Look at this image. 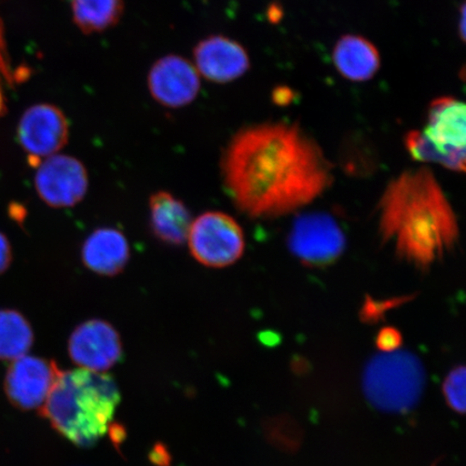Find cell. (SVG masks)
<instances>
[{"label":"cell","instance_id":"cell-28","mask_svg":"<svg viewBox=\"0 0 466 466\" xmlns=\"http://www.w3.org/2000/svg\"><path fill=\"white\" fill-rule=\"evenodd\" d=\"M460 36L465 39V5L461 8V23H460Z\"/></svg>","mask_w":466,"mask_h":466},{"label":"cell","instance_id":"cell-23","mask_svg":"<svg viewBox=\"0 0 466 466\" xmlns=\"http://www.w3.org/2000/svg\"><path fill=\"white\" fill-rule=\"evenodd\" d=\"M401 343H403V336L399 329L394 328H384L379 331L376 338V345L380 351L384 353L395 352Z\"/></svg>","mask_w":466,"mask_h":466},{"label":"cell","instance_id":"cell-29","mask_svg":"<svg viewBox=\"0 0 466 466\" xmlns=\"http://www.w3.org/2000/svg\"><path fill=\"white\" fill-rule=\"evenodd\" d=\"M432 466H436L435 464H433Z\"/></svg>","mask_w":466,"mask_h":466},{"label":"cell","instance_id":"cell-3","mask_svg":"<svg viewBox=\"0 0 466 466\" xmlns=\"http://www.w3.org/2000/svg\"><path fill=\"white\" fill-rule=\"evenodd\" d=\"M119 403L112 376L78 369L61 371L39 411L73 444L90 447L106 434Z\"/></svg>","mask_w":466,"mask_h":466},{"label":"cell","instance_id":"cell-1","mask_svg":"<svg viewBox=\"0 0 466 466\" xmlns=\"http://www.w3.org/2000/svg\"><path fill=\"white\" fill-rule=\"evenodd\" d=\"M221 173L233 203L252 218L295 212L333 183L322 150L299 127L287 124L238 132L225 151Z\"/></svg>","mask_w":466,"mask_h":466},{"label":"cell","instance_id":"cell-15","mask_svg":"<svg viewBox=\"0 0 466 466\" xmlns=\"http://www.w3.org/2000/svg\"><path fill=\"white\" fill-rule=\"evenodd\" d=\"M149 209L150 228L158 240L173 247L187 241L194 220L183 201L170 192L159 191L150 197Z\"/></svg>","mask_w":466,"mask_h":466},{"label":"cell","instance_id":"cell-12","mask_svg":"<svg viewBox=\"0 0 466 466\" xmlns=\"http://www.w3.org/2000/svg\"><path fill=\"white\" fill-rule=\"evenodd\" d=\"M200 77L194 64L170 55L157 61L148 74V89L163 106L180 108L196 100L200 91Z\"/></svg>","mask_w":466,"mask_h":466},{"label":"cell","instance_id":"cell-22","mask_svg":"<svg viewBox=\"0 0 466 466\" xmlns=\"http://www.w3.org/2000/svg\"><path fill=\"white\" fill-rule=\"evenodd\" d=\"M21 76L13 71L8 56L7 48H5V34L3 21L0 19V81L14 86L16 81L20 83Z\"/></svg>","mask_w":466,"mask_h":466},{"label":"cell","instance_id":"cell-7","mask_svg":"<svg viewBox=\"0 0 466 466\" xmlns=\"http://www.w3.org/2000/svg\"><path fill=\"white\" fill-rule=\"evenodd\" d=\"M289 248L302 264L328 266L345 252L346 236L329 214L307 213L294 220Z\"/></svg>","mask_w":466,"mask_h":466},{"label":"cell","instance_id":"cell-5","mask_svg":"<svg viewBox=\"0 0 466 466\" xmlns=\"http://www.w3.org/2000/svg\"><path fill=\"white\" fill-rule=\"evenodd\" d=\"M367 370V392L387 410H405L415 403L422 384L421 366L408 353H387Z\"/></svg>","mask_w":466,"mask_h":466},{"label":"cell","instance_id":"cell-21","mask_svg":"<svg viewBox=\"0 0 466 466\" xmlns=\"http://www.w3.org/2000/svg\"><path fill=\"white\" fill-rule=\"evenodd\" d=\"M269 434L271 440L276 441L278 445L289 448L295 447L300 440V433L296 425L285 418L277 419L275 422L270 423Z\"/></svg>","mask_w":466,"mask_h":466},{"label":"cell","instance_id":"cell-14","mask_svg":"<svg viewBox=\"0 0 466 466\" xmlns=\"http://www.w3.org/2000/svg\"><path fill=\"white\" fill-rule=\"evenodd\" d=\"M81 259L98 276L115 277L130 259V246L124 233L114 228L93 231L81 248Z\"/></svg>","mask_w":466,"mask_h":466},{"label":"cell","instance_id":"cell-4","mask_svg":"<svg viewBox=\"0 0 466 466\" xmlns=\"http://www.w3.org/2000/svg\"><path fill=\"white\" fill-rule=\"evenodd\" d=\"M466 109L453 97L431 103L423 130L407 134L406 147L412 158L436 163L453 172H465Z\"/></svg>","mask_w":466,"mask_h":466},{"label":"cell","instance_id":"cell-19","mask_svg":"<svg viewBox=\"0 0 466 466\" xmlns=\"http://www.w3.org/2000/svg\"><path fill=\"white\" fill-rule=\"evenodd\" d=\"M442 394L448 406L458 413L465 412V369L464 366L454 367L442 383Z\"/></svg>","mask_w":466,"mask_h":466},{"label":"cell","instance_id":"cell-16","mask_svg":"<svg viewBox=\"0 0 466 466\" xmlns=\"http://www.w3.org/2000/svg\"><path fill=\"white\" fill-rule=\"evenodd\" d=\"M333 57L337 71L355 83L371 79L381 66L376 46L357 35H346L338 40Z\"/></svg>","mask_w":466,"mask_h":466},{"label":"cell","instance_id":"cell-26","mask_svg":"<svg viewBox=\"0 0 466 466\" xmlns=\"http://www.w3.org/2000/svg\"><path fill=\"white\" fill-rule=\"evenodd\" d=\"M281 17H282L281 8L277 7V5H272V7H270V9H269V19L272 22L277 23L279 21V19H281Z\"/></svg>","mask_w":466,"mask_h":466},{"label":"cell","instance_id":"cell-6","mask_svg":"<svg viewBox=\"0 0 466 466\" xmlns=\"http://www.w3.org/2000/svg\"><path fill=\"white\" fill-rule=\"evenodd\" d=\"M187 241L192 258L209 268L236 264L246 248L240 225L223 212H206L192 221Z\"/></svg>","mask_w":466,"mask_h":466},{"label":"cell","instance_id":"cell-18","mask_svg":"<svg viewBox=\"0 0 466 466\" xmlns=\"http://www.w3.org/2000/svg\"><path fill=\"white\" fill-rule=\"evenodd\" d=\"M34 343V331L27 319L13 309L0 310V360L25 357Z\"/></svg>","mask_w":466,"mask_h":466},{"label":"cell","instance_id":"cell-20","mask_svg":"<svg viewBox=\"0 0 466 466\" xmlns=\"http://www.w3.org/2000/svg\"><path fill=\"white\" fill-rule=\"evenodd\" d=\"M410 299L412 297H395L392 299L378 301L367 297L362 311H360V319L364 323L376 324L384 318L387 311L405 304V301Z\"/></svg>","mask_w":466,"mask_h":466},{"label":"cell","instance_id":"cell-9","mask_svg":"<svg viewBox=\"0 0 466 466\" xmlns=\"http://www.w3.org/2000/svg\"><path fill=\"white\" fill-rule=\"evenodd\" d=\"M66 116L55 105L37 104L27 108L17 126V141L32 165L56 155L68 142Z\"/></svg>","mask_w":466,"mask_h":466},{"label":"cell","instance_id":"cell-24","mask_svg":"<svg viewBox=\"0 0 466 466\" xmlns=\"http://www.w3.org/2000/svg\"><path fill=\"white\" fill-rule=\"evenodd\" d=\"M14 253L8 238L0 232V276L8 270L13 262Z\"/></svg>","mask_w":466,"mask_h":466},{"label":"cell","instance_id":"cell-8","mask_svg":"<svg viewBox=\"0 0 466 466\" xmlns=\"http://www.w3.org/2000/svg\"><path fill=\"white\" fill-rule=\"evenodd\" d=\"M89 177L84 163L75 157L54 155L39 162L35 175V188L46 206L73 208L84 199Z\"/></svg>","mask_w":466,"mask_h":466},{"label":"cell","instance_id":"cell-13","mask_svg":"<svg viewBox=\"0 0 466 466\" xmlns=\"http://www.w3.org/2000/svg\"><path fill=\"white\" fill-rule=\"evenodd\" d=\"M195 67L202 77L227 84L242 77L249 68V57L243 46L228 37L211 36L194 50Z\"/></svg>","mask_w":466,"mask_h":466},{"label":"cell","instance_id":"cell-2","mask_svg":"<svg viewBox=\"0 0 466 466\" xmlns=\"http://www.w3.org/2000/svg\"><path fill=\"white\" fill-rule=\"evenodd\" d=\"M378 218L382 242L422 271L444 258L459 241L456 214L428 167L391 180L379 202Z\"/></svg>","mask_w":466,"mask_h":466},{"label":"cell","instance_id":"cell-17","mask_svg":"<svg viewBox=\"0 0 466 466\" xmlns=\"http://www.w3.org/2000/svg\"><path fill=\"white\" fill-rule=\"evenodd\" d=\"M125 11L124 0H72L73 20L86 35L112 28Z\"/></svg>","mask_w":466,"mask_h":466},{"label":"cell","instance_id":"cell-27","mask_svg":"<svg viewBox=\"0 0 466 466\" xmlns=\"http://www.w3.org/2000/svg\"><path fill=\"white\" fill-rule=\"evenodd\" d=\"M5 114H7V105H5L2 81H0V116H5Z\"/></svg>","mask_w":466,"mask_h":466},{"label":"cell","instance_id":"cell-11","mask_svg":"<svg viewBox=\"0 0 466 466\" xmlns=\"http://www.w3.org/2000/svg\"><path fill=\"white\" fill-rule=\"evenodd\" d=\"M68 352L80 369L104 372L121 360L120 335L106 320H86L73 331L68 341Z\"/></svg>","mask_w":466,"mask_h":466},{"label":"cell","instance_id":"cell-10","mask_svg":"<svg viewBox=\"0 0 466 466\" xmlns=\"http://www.w3.org/2000/svg\"><path fill=\"white\" fill-rule=\"evenodd\" d=\"M61 371L54 360L28 355L13 360L5 378L10 403L22 410H40Z\"/></svg>","mask_w":466,"mask_h":466},{"label":"cell","instance_id":"cell-25","mask_svg":"<svg viewBox=\"0 0 466 466\" xmlns=\"http://www.w3.org/2000/svg\"><path fill=\"white\" fill-rule=\"evenodd\" d=\"M273 102L278 105H289L293 101L294 92L289 89L287 86L277 87L273 92Z\"/></svg>","mask_w":466,"mask_h":466}]
</instances>
